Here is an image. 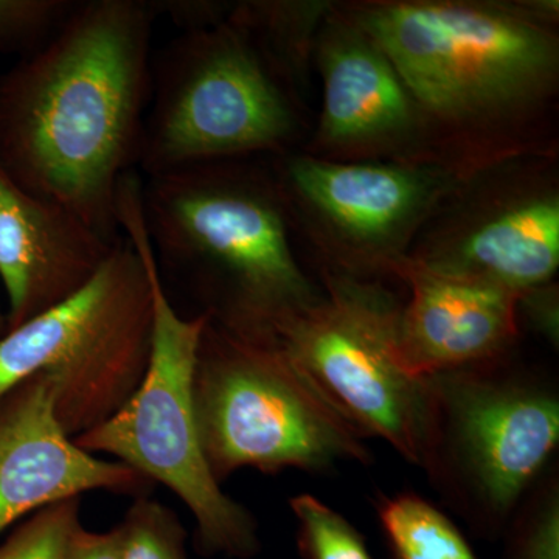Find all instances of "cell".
I'll return each mask as SVG.
<instances>
[{
	"label": "cell",
	"instance_id": "1",
	"mask_svg": "<svg viewBox=\"0 0 559 559\" xmlns=\"http://www.w3.org/2000/svg\"><path fill=\"white\" fill-rule=\"evenodd\" d=\"M421 114L432 160L460 178L559 154L558 0H344Z\"/></svg>",
	"mask_w": 559,
	"mask_h": 559
},
{
	"label": "cell",
	"instance_id": "2",
	"mask_svg": "<svg viewBox=\"0 0 559 559\" xmlns=\"http://www.w3.org/2000/svg\"><path fill=\"white\" fill-rule=\"evenodd\" d=\"M151 0L80 2L0 76V167L119 241L121 180L139 164L153 81Z\"/></svg>",
	"mask_w": 559,
	"mask_h": 559
},
{
	"label": "cell",
	"instance_id": "3",
	"mask_svg": "<svg viewBox=\"0 0 559 559\" xmlns=\"http://www.w3.org/2000/svg\"><path fill=\"white\" fill-rule=\"evenodd\" d=\"M142 209L157 267L189 280L221 329L264 342L322 297L305 272L267 157L146 176Z\"/></svg>",
	"mask_w": 559,
	"mask_h": 559
},
{
	"label": "cell",
	"instance_id": "4",
	"mask_svg": "<svg viewBox=\"0 0 559 559\" xmlns=\"http://www.w3.org/2000/svg\"><path fill=\"white\" fill-rule=\"evenodd\" d=\"M117 218L148 272L153 299L148 369L128 403L108 421L76 437L75 443L94 455H112L151 484L170 489L193 514L198 546L205 554L253 558L261 546L255 520L213 476L194 412V369L209 316L183 318L173 305L146 235L139 176L121 182Z\"/></svg>",
	"mask_w": 559,
	"mask_h": 559
},
{
	"label": "cell",
	"instance_id": "5",
	"mask_svg": "<svg viewBox=\"0 0 559 559\" xmlns=\"http://www.w3.org/2000/svg\"><path fill=\"white\" fill-rule=\"evenodd\" d=\"M297 97L248 32L229 17L183 32L153 57L139 170L274 157L308 138Z\"/></svg>",
	"mask_w": 559,
	"mask_h": 559
},
{
	"label": "cell",
	"instance_id": "6",
	"mask_svg": "<svg viewBox=\"0 0 559 559\" xmlns=\"http://www.w3.org/2000/svg\"><path fill=\"white\" fill-rule=\"evenodd\" d=\"M194 412L215 479L235 471H320L370 460L364 437L288 356L207 322L198 349Z\"/></svg>",
	"mask_w": 559,
	"mask_h": 559
},
{
	"label": "cell",
	"instance_id": "7",
	"mask_svg": "<svg viewBox=\"0 0 559 559\" xmlns=\"http://www.w3.org/2000/svg\"><path fill=\"white\" fill-rule=\"evenodd\" d=\"M322 297L272 331L307 380L360 436L378 437L429 471L436 439L432 380L414 377L400 358L403 304L380 280L319 271Z\"/></svg>",
	"mask_w": 559,
	"mask_h": 559
},
{
	"label": "cell",
	"instance_id": "8",
	"mask_svg": "<svg viewBox=\"0 0 559 559\" xmlns=\"http://www.w3.org/2000/svg\"><path fill=\"white\" fill-rule=\"evenodd\" d=\"M153 299L148 272L123 234L75 296L0 337V400L35 374L53 385L70 439L112 418L148 369Z\"/></svg>",
	"mask_w": 559,
	"mask_h": 559
},
{
	"label": "cell",
	"instance_id": "9",
	"mask_svg": "<svg viewBox=\"0 0 559 559\" xmlns=\"http://www.w3.org/2000/svg\"><path fill=\"white\" fill-rule=\"evenodd\" d=\"M267 160L294 238L319 271L380 282L463 179L436 164H345L300 150Z\"/></svg>",
	"mask_w": 559,
	"mask_h": 559
},
{
	"label": "cell",
	"instance_id": "10",
	"mask_svg": "<svg viewBox=\"0 0 559 559\" xmlns=\"http://www.w3.org/2000/svg\"><path fill=\"white\" fill-rule=\"evenodd\" d=\"M407 259L518 296L555 282L559 154L511 157L460 180Z\"/></svg>",
	"mask_w": 559,
	"mask_h": 559
},
{
	"label": "cell",
	"instance_id": "11",
	"mask_svg": "<svg viewBox=\"0 0 559 559\" xmlns=\"http://www.w3.org/2000/svg\"><path fill=\"white\" fill-rule=\"evenodd\" d=\"M500 362L432 380L436 439L430 474H451L498 533L559 441V403L550 390L499 373Z\"/></svg>",
	"mask_w": 559,
	"mask_h": 559
},
{
	"label": "cell",
	"instance_id": "12",
	"mask_svg": "<svg viewBox=\"0 0 559 559\" xmlns=\"http://www.w3.org/2000/svg\"><path fill=\"white\" fill-rule=\"evenodd\" d=\"M314 69L322 106L300 151L345 164H436L421 114L399 70L337 2L316 40Z\"/></svg>",
	"mask_w": 559,
	"mask_h": 559
},
{
	"label": "cell",
	"instance_id": "13",
	"mask_svg": "<svg viewBox=\"0 0 559 559\" xmlns=\"http://www.w3.org/2000/svg\"><path fill=\"white\" fill-rule=\"evenodd\" d=\"M11 392L0 412V532L44 507L95 489L146 496L153 484L138 471L81 450L70 439L46 374Z\"/></svg>",
	"mask_w": 559,
	"mask_h": 559
},
{
	"label": "cell",
	"instance_id": "14",
	"mask_svg": "<svg viewBox=\"0 0 559 559\" xmlns=\"http://www.w3.org/2000/svg\"><path fill=\"white\" fill-rule=\"evenodd\" d=\"M393 278L409 289L401 308L399 348L404 369L414 377L429 380L491 366L516 347L518 294L430 271L407 257Z\"/></svg>",
	"mask_w": 559,
	"mask_h": 559
},
{
	"label": "cell",
	"instance_id": "15",
	"mask_svg": "<svg viewBox=\"0 0 559 559\" xmlns=\"http://www.w3.org/2000/svg\"><path fill=\"white\" fill-rule=\"evenodd\" d=\"M119 241L103 237L72 210L28 193L0 167V278L9 297L7 331L75 296Z\"/></svg>",
	"mask_w": 559,
	"mask_h": 559
},
{
	"label": "cell",
	"instance_id": "16",
	"mask_svg": "<svg viewBox=\"0 0 559 559\" xmlns=\"http://www.w3.org/2000/svg\"><path fill=\"white\" fill-rule=\"evenodd\" d=\"M333 5L331 0H246L231 5L229 20L249 33L304 100L314 69L316 40Z\"/></svg>",
	"mask_w": 559,
	"mask_h": 559
},
{
	"label": "cell",
	"instance_id": "17",
	"mask_svg": "<svg viewBox=\"0 0 559 559\" xmlns=\"http://www.w3.org/2000/svg\"><path fill=\"white\" fill-rule=\"evenodd\" d=\"M380 522L393 559H477L454 522L418 496L385 499Z\"/></svg>",
	"mask_w": 559,
	"mask_h": 559
},
{
	"label": "cell",
	"instance_id": "18",
	"mask_svg": "<svg viewBox=\"0 0 559 559\" xmlns=\"http://www.w3.org/2000/svg\"><path fill=\"white\" fill-rule=\"evenodd\" d=\"M304 559H373L362 535L342 514L311 495L290 499Z\"/></svg>",
	"mask_w": 559,
	"mask_h": 559
},
{
	"label": "cell",
	"instance_id": "19",
	"mask_svg": "<svg viewBox=\"0 0 559 559\" xmlns=\"http://www.w3.org/2000/svg\"><path fill=\"white\" fill-rule=\"evenodd\" d=\"M117 527L121 559H190L182 522L159 500L140 496Z\"/></svg>",
	"mask_w": 559,
	"mask_h": 559
},
{
	"label": "cell",
	"instance_id": "20",
	"mask_svg": "<svg viewBox=\"0 0 559 559\" xmlns=\"http://www.w3.org/2000/svg\"><path fill=\"white\" fill-rule=\"evenodd\" d=\"M80 510L81 498H70L36 511L0 546V559H68Z\"/></svg>",
	"mask_w": 559,
	"mask_h": 559
},
{
	"label": "cell",
	"instance_id": "21",
	"mask_svg": "<svg viewBox=\"0 0 559 559\" xmlns=\"http://www.w3.org/2000/svg\"><path fill=\"white\" fill-rule=\"evenodd\" d=\"M73 0H0V51L33 53L79 7Z\"/></svg>",
	"mask_w": 559,
	"mask_h": 559
},
{
	"label": "cell",
	"instance_id": "22",
	"mask_svg": "<svg viewBox=\"0 0 559 559\" xmlns=\"http://www.w3.org/2000/svg\"><path fill=\"white\" fill-rule=\"evenodd\" d=\"M502 559H559V491L549 481L511 522Z\"/></svg>",
	"mask_w": 559,
	"mask_h": 559
},
{
	"label": "cell",
	"instance_id": "23",
	"mask_svg": "<svg viewBox=\"0 0 559 559\" xmlns=\"http://www.w3.org/2000/svg\"><path fill=\"white\" fill-rule=\"evenodd\" d=\"M157 17L167 14L180 32L202 31L229 17L230 2L218 0H151Z\"/></svg>",
	"mask_w": 559,
	"mask_h": 559
},
{
	"label": "cell",
	"instance_id": "24",
	"mask_svg": "<svg viewBox=\"0 0 559 559\" xmlns=\"http://www.w3.org/2000/svg\"><path fill=\"white\" fill-rule=\"evenodd\" d=\"M520 320H528L533 330L543 334L550 344L559 342V293L558 283L550 282L521 294L518 301Z\"/></svg>",
	"mask_w": 559,
	"mask_h": 559
},
{
	"label": "cell",
	"instance_id": "25",
	"mask_svg": "<svg viewBox=\"0 0 559 559\" xmlns=\"http://www.w3.org/2000/svg\"><path fill=\"white\" fill-rule=\"evenodd\" d=\"M68 559H121L119 527L90 532L81 525L73 535Z\"/></svg>",
	"mask_w": 559,
	"mask_h": 559
},
{
	"label": "cell",
	"instance_id": "26",
	"mask_svg": "<svg viewBox=\"0 0 559 559\" xmlns=\"http://www.w3.org/2000/svg\"><path fill=\"white\" fill-rule=\"evenodd\" d=\"M7 331V319L5 316L2 314V311H0V337L3 336V333Z\"/></svg>",
	"mask_w": 559,
	"mask_h": 559
}]
</instances>
